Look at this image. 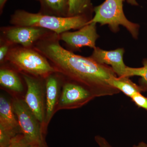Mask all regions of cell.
Returning <instances> with one entry per match:
<instances>
[{"instance_id":"cell-1","label":"cell","mask_w":147,"mask_h":147,"mask_svg":"<svg viewBox=\"0 0 147 147\" xmlns=\"http://www.w3.org/2000/svg\"><path fill=\"white\" fill-rule=\"evenodd\" d=\"M59 35L50 32L33 48L47 58L57 72L66 79L79 82L94 91L98 97L117 94L119 91L109 84L117 76L109 66L100 64L90 57L76 55L61 45Z\"/></svg>"},{"instance_id":"cell-2","label":"cell","mask_w":147,"mask_h":147,"mask_svg":"<svg viewBox=\"0 0 147 147\" xmlns=\"http://www.w3.org/2000/svg\"><path fill=\"white\" fill-rule=\"evenodd\" d=\"M91 19L85 16L57 17L18 9L11 16L9 22L12 26L42 28L60 35L71 30L81 28Z\"/></svg>"},{"instance_id":"cell-3","label":"cell","mask_w":147,"mask_h":147,"mask_svg":"<svg viewBox=\"0 0 147 147\" xmlns=\"http://www.w3.org/2000/svg\"><path fill=\"white\" fill-rule=\"evenodd\" d=\"M8 63L20 73L45 79L56 69L45 56L34 48L13 45L7 58Z\"/></svg>"},{"instance_id":"cell-4","label":"cell","mask_w":147,"mask_h":147,"mask_svg":"<svg viewBox=\"0 0 147 147\" xmlns=\"http://www.w3.org/2000/svg\"><path fill=\"white\" fill-rule=\"evenodd\" d=\"M125 0H105L94 8V16L88 24L94 23L101 26L108 25L113 31L118 30L119 26L124 27L133 38H137L139 31L138 24L129 21L124 13L123 3Z\"/></svg>"},{"instance_id":"cell-5","label":"cell","mask_w":147,"mask_h":147,"mask_svg":"<svg viewBox=\"0 0 147 147\" xmlns=\"http://www.w3.org/2000/svg\"><path fill=\"white\" fill-rule=\"evenodd\" d=\"M11 102L24 138L32 146L47 147L42 124L24 99L15 96Z\"/></svg>"},{"instance_id":"cell-6","label":"cell","mask_w":147,"mask_h":147,"mask_svg":"<svg viewBox=\"0 0 147 147\" xmlns=\"http://www.w3.org/2000/svg\"><path fill=\"white\" fill-rule=\"evenodd\" d=\"M96 97H98L97 94L89 87L65 78L57 111L81 108Z\"/></svg>"},{"instance_id":"cell-7","label":"cell","mask_w":147,"mask_h":147,"mask_svg":"<svg viewBox=\"0 0 147 147\" xmlns=\"http://www.w3.org/2000/svg\"><path fill=\"white\" fill-rule=\"evenodd\" d=\"M27 86L24 100L42 124L43 132L45 117V79L21 73Z\"/></svg>"},{"instance_id":"cell-8","label":"cell","mask_w":147,"mask_h":147,"mask_svg":"<svg viewBox=\"0 0 147 147\" xmlns=\"http://www.w3.org/2000/svg\"><path fill=\"white\" fill-rule=\"evenodd\" d=\"M1 38L13 45L33 48L35 44L50 32L37 27L3 26L1 28Z\"/></svg>"},{"instance_id":"cell-9","label":"cell","mask_w":147,"mask_h":147,"mask_svg":"<svg viewBox=\"0 0 147 147\" xmlns=\"http://www.w3.org/2000/svg\"><path fill=\"white\" fill-rule=\"evenodd\" d=\"M65 78L59 72L51 74L45 79V117L44 131L46 134L47 127L57 108L62 87Z\"/></svg>"},{"instance_id":"cell-10","label":"cell","mask_w":147,"mask_h":147,"mask_svg":"<svg viewBox=\"0 0 147 147\" xmlns=\"http://www.w3.org/2000/svg\"><path fill=\"white\" fill-rule=\"evenodd\" d=\"M96 23H91L76 31H67L59 35L60 40L63 41L68 48L79 50L84 47L94 49L99 35L97 34Z\"/></svg>"},{"instance_id":"cell-11","label":"cell","mask_w":147,"mask_h":147,"mask_svg":"<svg viewBox=\"0 0 147 147\" xmlns=\"http://www.w3.org/2000/svg\"><path fill=\"white\" fill-rule=\"evenodd\" d=\"M124 53L123 48L107 51L96 47L90 57L98 63L110 66L118 77H125L127 66L124 62Z\"/></svg>"},{"instance_id":"cell-12","label":"cell","mask_w":147,"mask_h":147,"mask_svg":"<svg viewBox=\"0 0 147 147\" xmlns=\"http://www.w3.org/2000/svg\"><path fill=\"white\" fill-rule=\"evenodd\" d=\"M7 63L1 65L0 84L2 88L16 94L24 91L23 82L16 69Z\"/></svg>"},{"instance_id":"cell-13","label":"cell","mask_w":147,"mask_h":147,"mask_svg":"<svg viewBox=\"0 0 147 147\" xmlns=\"http://www.w3.org/2000/svg\"><path fill=\"white\" fill-rule=\"evenodd\" d=\"M0 126L22 134L12 102L3 95L0 97Z\"/></svg>"},{"instance_id":"cell-14","label":"cell","mask_w":147,"mask_h":147,"mask_svg":"<svg viewBox=\"0 0 147 147\" xmlns=\"http://www.w3.org/2000/svg\"><path fill=\"white\" fill-rule=\"evenodd\" d=\"M40 3L39 12L44 15L68 17L69 0H38Z\"/></svg>"},{"instance_id":"cell-15","label":"cell","mask_w":147,"mask_h":147,"mask_svg":"<svg viewBox=\"0 0 147 147\" xmlns=\"http://www.w3.org/2000/svg\"><path fill=\"white\" fill-rule=\"evenodd\" d=\"M109 84L130 98L135 94L143 91L142 87L133 83L129 77L113 76L109 80Z\"/></svg>"},{"instance_id":"cell-16","label":"cell","mask_w":147,"mask_h":147,"mask_svg":"<svg viewBox=\"0 0 147 147\" xmlns=\"http://www.w3.org/2000/svg\"><path fill=\"white\" fill-rule=\"evenodd\" d=\"M68 17L85 16L92 19L91 15L94 11L91 0H69Z\"/></svg>"},{"instance_id":"cell-17","label":"cell","mask_w":147,"mask_h":147,"mask_svg":"<svg viewBox=\"0 0 147 147\" xmlns=\"http://www.w3.org/2000/svg\"><path fill=\"white\" fill-rule=\"evenodd\" d=\"M143 66L139 68L129 67L127 66L125 77L139 76L142 78V86H140L143 90L147 86V60L143 62Z\"/></svg>"},{"instance_id":"cell-18","label":"cell","mask_w":147,"mask_h":147,"mask_svg":"<svg viewBox=\"0 0 147 147\" xmlns=\"http://www.w3.org/2000/svg\"><path fill=\"white\" fill-rule=\"evenodd\" d=\"M13 45L9 42L0 38V64L1 65L7 63V58L10 50Z\"/></svg>"},{"instance_id":"cell-19","label":"cell","mask_w":147,"mask_h":147,"mask_svg":"<svg viewBox=\"0 0 147 147\" xmlns=\"http://www.w3.org/2000/svg\"><path fill=\"white\" fill-rule=\"evenodd\" d=\"M131 99L138 107L143 108L147 111V97L143 96L141 92L135 94L131 96Z\"/></svg>"},{"instance_id":"cell-20","label":"cell","mask_w":147,"mask_h":147,"mask_svg":"<svg viewBox=\"0 0 147 147\" xmlns=\"http://www.w3.org/2000/svg\"><path fill=\"white\" fill-rule=\"evenodd\" d=\"M32 146L24 138V135L20 134L15 138L7 147H31Z\"/></svg>"},{"instance_id":"cell-21","label":"cell","mask_w":147,"mask_h":147,"mask_svg":"<svg viewBox=\"0 0 147 147\" xmlns=\"http://www.w3.org/2000/svg\"><path fill=\"white\" fill-rule=\"evenodd\" d=\"M94 140L99 147H113L104 137L100 135L96 136Z\"/></svg>"},{"instance_id":"cell-22","label":"cell","mask_w":147,"mask_h":147,"mask_svg":"<svg viewBox=\"0 0 147 147\" xmlns=\"http://www.w3.org/2000/svg\"><path fill=\"white\" fill-rule=\"evenodd\" d=\"M7 0H0V13L1 14L3 13V9Z\"/></svg>"},{"instance_id":"cell-23","label":"cell","mask_w":147,"mask_h":147,"mask_svg":"<svg viewBox=\"0 0 147 147\" xmlns=\"http://www.w3.org/2000/svg\"><path fill=\"white\" fill-rule=\"evenodd\" d=\"M132 147H147V144L144 142H141L137 145H133Z\"/></svg>"},{"instance_id":"cell-24","label":"cell","mask_w":147,"mask_h":147,"mask_svg":"<svg viewBox=\"0 0 147 147\" xmlns=\"http://www.w3.org/2000/svg\"><path fill=\"white\" fill-rule=\"evenodd\" d=\"M127 1L128 3L132 5H138V3L136 1V0H127Z\"/></svg>"},{"instance_id":"cell-25","label":"cell","mask_w":147,"mask_h":147,"mask_svg":"<svg viewBox=\"0 0 147 147\" xmlns=\"http://www.w3.org/2000/svg\"><path fill=\"white\" fill-rule=\"evenodd\" d=\"M31 147H40L36 146H32Z\"/></svg>"},{"instance_id":"cell-26","label":"cell","mask_w":147,"mask_h":147,"mask_svg":"<svg viewBox=\"0 0 147 147\" xmlns=\"http://www.w3.org/2000/svg\"><path fill=\"white\" fill-rule=\"evenodd\" d=\"M36 1H38V0H36Z\"/></svg>"}]
</instances>
